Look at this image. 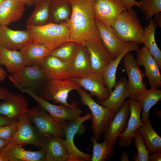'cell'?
<instances>
[{"label":"cell","instance_id":"cell-1","mask_svg":"<svg viewBox=\"0 0 161 161\" xmlns=\"http://www.w3.org/2000/svg\"><path fill=\"white\" fill-rule=\"evenodd\" d=\"M72 14L66 23L70 42L84 46L87 43L103 44L95 22L93 7L96 0H67Z\"/></svg>","mask_w":161,"mask_h":161},{"label":"cell","instance_id":"cell-2","mask_svg":"<svg viewBox=\"0 0 161 161\" xmlns=\"http://www.w3.org/2000/svg\"><path fill=\"white\" fill-rule=\"evenodd\" d=\"M33 42L45 45L51 51L70 42L69 29L66 23L50 22L44 25L26 26Z\"/></svg>","mask_w":161,"mask_h":161},{"label":"cell","instance_id":"cell-3","mask_svg":"<svg viewBox=\"0 0 161 161\" xmlns=\"http://www.w3.org/2000/svg\"><path fill=\"white\" fill-rule=\"evenodd\" d=\"M111 26L114 34L122 41L142 44L144 29L134 10L122 12Z\"/></svg>","mask_w":161,"mask_h":161},{"label":"cell","instance_id":"cell-4","mask_svg":"<svg viewBox=\"0 0 161 161\" xmlns=\"http://www.w3.org/2000/svg\"><path fill=\"white\" fill-rule=\"evenodd\" d=\"M77 91L81 103L87 106L91 111V129L93 132L92 137L97 141L107 129L116 113L107 107L98 104L84 89H82Z\"/></svg>","mask_w":161,"mask_h":161},{"label":"cell","instance_id":"cell-5","mask_svg":"<svg viewBox=\"0 0 161 161\" xmlns=\"http://www.w3.org/2000/svg\"><path fill=\"white\" fill-rule=\"evenodd\" d=\"M92 116L91 113H87L76 120L71 122L66 121L61 124L64 132L65 139L63 142L69 156L68 161H90L92 155L79 150L74 144V138L77 134H83L85 129L83 123L91 120Z\"/></svg>","mask_w":161,"mask_h":161},{"label":"cell","instance_id":"cell-6","mask_svg":"<svg viewBox=\"0 0 161 161\" xmlns=\"http://www.w3.org/2000/svg\"><path fill=\"white\" fill-rule=\"evenodd\" d=\"M82 89L70 78L63 80H47L38 95L44 100H52L56 104L69 106L67 101L69 92Z\"/></svg>","mask_w":161,"mask_h":161},{"label":"cell","instance_id":"cell-7","mask_svg":"<svg viewBox=\"0 0 161 161\" xmlns=\"http://www.w3.org/2000/svg\"><path fill=\"white\" fill-rule=\"evenodd\" d=\"M21 92L30 95L38 103V105L46 110L57 123L61 124L64 122L73 121L81 116L82 110L78 107V103L73 101L69 106L60 104H53L40 97L36 94L28 89L18 88Z\"/></svg>","mask_w":161,"mask_h":161},{"label":"cell","instance_id":"cell-8","mask_svg":"<svg viewBox=\"0 0 161 161\" xmlns=\"http://www.w3.org/2000/svg\"><path fill=\"white\" fill-rule=\"evenodd\" d=\"M8 77L15 87L29 89L35 93L38 92L47 80L39 65H25Z\"/></svg>","mask_w":161,"mask_h":161},{"label":"cell","instance_id":"cell-9","mask_svg":"<svg viewBox=\"0 0 161 161\" xmlns=\"http://www.w3.org/2000/svg\"><path fill=\"white\" fill-rule=\"evenodd\" d=\"M26 113L40 136L48 134L64 138V131L61 125L39 105L28 109Z\"/></svg>","mask_w":161,"mask_h":161},{"label":"cell","instance_id":"cell-10","mask_svg":"<svg viewBox=\"0 0 161 161\" xmlns=\"http://www.w3.org/2000/svg\"><path fill=\"white\" fill-rule=\"evenodd\" d=\"M123 63L128 77L126 87L130 93L129 97L135 100L147 89L145 84L143 81L145 74L137 65L136 59L131 53L128 52L124 55Z\"/></svg>","mask_w":161,"mask_h":161},{"label":"cell","instance_id":"cell-11","mask_svg":"<svg viewBox=\"0 0 161 161\" xmlns=\"http://www.w3.org/2000/svg\"><path fill=\"white\" fill-rule=\"evenodd\" d=\"M18 120L19 124L17 131L7 145H24L29 144L40 148V136L26 113L19 118Z\"/></svg>","mask_w":161,"mask_h":161},{"label":"cell","instance_id":"cell-12","mask_svg":"<svg viewBox=\"0 0 161 161\" xmlns=\"http://www.w3.org/2000/svg\"><path fill=\"white\" fill-rule=\"evenodd\" d=\"M136 52V62L139 67H144L145 75L148 78L150 88L160 89L161 87V75L156 60L145 46L139 48Z\"/></svg>","mask_w":161,"mask_h":161},{"label":"cell","instance_id":"cell-13","mask_svg":"<svg viewBox=\"0 0 161 161\" xmlns=\"http://www.w3.org/2000/svg\"><path fill=\"white\" fill-rule=\"evenodd\" d=\"M126 10L120 0H96L93 7L95 18L108 26Z\"/></svg>","mask_w":161,"mask_h":161},{"label":"cell","instance_id":"cell-14","mask_svg":"<svg viewBox=\"0 0 161 161\" xmlns=\"http://www.w3.org/2000/svg\"><path fill=\"white\" fill-rule=\"evenodd\" d=\"M64 139L51 135L40 136V145L45 154V161H68L69 156Z\"/></svg>","mask_w":161,"mask_h":161},{"label":"cell","instance_id":"cell-15","mask_svg":"<svg viewBox=\"0 0 161 161\" xmlns=\"http://www.w3.org/2000/svg\"><path fill=\"white\" fill-rule=\"evenodd\" d=\"M33 42L27 30H14L7 26H0V47L19 50Z\"/></svg>","mask_w":161,"mask_h":161},{"label":"cell","instance_id":"cell-16","mask_svg":"<svg viewBox=\"0 0 161 161\" xmlns=\"http://www.w3.org/2000/svg\"><path fill=\"white\" fill-rule=\"evenodd\" d=\"M130 115L125 131L119 136V145L126 147L132 143L134 134L137 129L144 124L142 122L140 114L142 110L140 103L135 100H128Z\"/></svg>","mask_w":161,"mask_h":161},{"label":"cell","instance_id":"cell-17","mask_svg":"<svg viewBox=\"0 0 161 161\" xmlns=\"http://www.w3.org/2000/svg\"><path fill=\"white\" fill-rule=\"evenodd\" d=\"M70 64L56 57L47 55L39 65L47 80H63L70 78Z\"/></svg>","mask_w":161,"mask_h":161},{"label":"cell","instance_id":"cell-18","mask_svg":"<svg viewBox=\"0 0 161 161\" xmlns=\"http://www.w3.org/2000/svg\"><path fill=\"white\" fill-rule=\"evenodd\" d=\"M84 46L89 54L92 74L103 76L104 71L114 58L103 44L87 43Z\"/></svg>","mask_w":161,"mask_h":161},{"label":"cell","instance_id":"cell-19","mask_svg":"<svg viewBox=\"0 0 161 161\" xmlns=\"http://www.w3.org/2000/svg\"><path fill=\"white\" fill-rule=\"evenodd\" d=\"M96 26L102 42L112 57L114 58L128 46L129 43L120 40L111 26H107L95 18Z\"/></svg>","mask_w":161,"mask_h":161},{"label":"cell","instance_id":"cell-20","mask_svg":"<svg viewBox=\"0 0 161 161\" xmlns=\"http://www.w3.org/2000/svg\"><path fill=\"white\" fill-rule=\"evenodd\" d=\"M28 109L26 99L21 95L11 92L0 102V115L18 120Z\"/></svg>","mask_w":161,"mask_h":161},{"label":"cell","instance_id":"cell-21","mask_svg":"<svg viewBox=\"0 0 161 161\" xmlns=\"http://www.w3.org/2000/svg\"><path fill=\"white\" fill-rule=\"evenodd\" d=\"M130 115L128 100L117 111L103 133L104 138H108L116 143L120 135L125 130Z\"/></svg>","mask_w":161,"mask_h":161},{"label":"cell","instance_id":"cell-22","mask_svg":"<svg viewBox=\"0 0 161 161\" xmlns=\"http://www.w3.org/2000/svg\"><path fill=\"white\" fill-rule=\"evenodd\" d=\"M69 74L70 78H75L87 77L93 75L89 54L85 46L79 45L70 64Z\"/></svg>","mask_w":161,"mask_h":161},{"label":"cell","instance_id":"cell-23","mask_svg":"<svg viewBox=\"0 0 161 161\" xmlns=\"http://www.w3.org/2000/svg\"><path fill=\"white\" fill-rule=\"evenodd\" d=\"M90 93L92 96H95L100 104L104 102L109 98L110 93L105 85L103 76L92 75L82 78H70Z\"/></svg>","mask_w":161,"mask_h":161},{"label":"cell","instance_id":"cell-24","mask_svg":"<svg viewBox=\"0 0 161 161\" xmlns=\"http://www.w3.org/2000/svg\"><path fill=\"white\" fill-rule=\"evenodd\" d=\"M22 145H7L0 152L10 161H45L44 151L26 150L22 148Z\"/></svg>","mask_w":161,"mask_h":161},{"label":"cell","instance_id":"cell-25","mask_svg":"<svg viewBox=\"0 0 161 161\" xmlns=\"http://www.w3.org/2000/svg\"><path fill=\"white\" fill-rule=\"evenodd\" d=\"M25 5L17 0H4L0 4V26H7L23 16Z\"/></svg>","mask_w":161,"mask_h":161},{"label":"cell","instance_id":"cell-26","mask_svg":"<svg viewBox=\"0 0 161 161\" xmlns=\"http://www.w3.org/2000/svg\"><path fill=\"white\" fill-rule=\"evenodd\" d=\"M139 48L138 43L134 42H129L126 49L112 61L104 71L103 75L104 83L110 93L116 83V74L120 61L127 53L132 51H136Z\"/></svg>","mask_w":161,"mask_h":161},{"label":"cell","instance_id":"cell-27","mask_svg":"<svg viewBox=\"0 0 161 161\" xmlns=\"http://www.w3.org/2000/svg\"><path fill=\"white\" fill-rule=\"evenodd\" d=\"M127 81L125 77L120 78L116 82L114 89L110 93L108 99L100 103L101 105L116 113L123 105L125 99L129 96V92L126 87Z\"/></svg>","mask_w":161,"mask_h":161},{"label":"cell","instance_id":"cell-28","mask_svg":"<svg viewBox=\"0 0 161 161\" xmlns=\"http://www.w3.org/2000/svg\"><path fill=\"white\" fill-rule=\"evenodd\" d=\"M19 51L23 55L26 66L39 65L51 50L43 44L33 42Z\"/></svg>","mask_w":161,"mask_h":161},{"label":"cell","instance_id":"cell-29","mask_svg":"<svg viewBox=\"0 0 161 161\" xmlns=\"http://www.w3.org/2000/svg\"><path fill=\"white\" fill-rule=\"evenodd\" d=\"M0 65L5 66L7 71L11 74L16 72L25 65L20 51L2 47H0Z\"/></svg>","mask_w":161,"mask_h":161},{"label":"cell","instance_id":"cell-30","mask_svg":"<svg viewBox=\"0 0 161 161\" xmlns=\"http://www.w3.org/2000/svg\"><path fill=\"white\" fill-rule=\"evenodd\" d=\"M157 26L154 19L149 20L148 25L144 28L141 42L157 62L161 69V51L155 41V33Z\"/></svg>","mask_w":161,"mask_h":161},{"label":"cell","instance_id":"cell-31","mask_svg":"<svg viewBox=\"0 0 161 161\" xmlns=\"http://www.w3.org/2000/svg\"><path fill=\"white\" fill-rule=\"evenodd\" d=\"M137 130L148 150L149 154L161 151V137L154 131L148 118Z\"/></svg>","mask_w":161,"mask_h":161},{"label":"cell","instance_id":"cell-32","mask_svg":"<svg viewBox=\"0 0 161 161\" xmlns=\"http://www.w3.org/2000/svg\"><path fill=\"white\" fill-rule=\"evenodd\" d=\"M140 103L142 113L141 121L144 123L148 118L151 108L161 100V90L150 88L138 96L135 99Z\"/></svg>","mask_w":161,"mask_h":161},{"label":"cell","instance_id":"cell-33","mask_svg":"<svg viewBox=\"0 0 161 161\" xmlns=\"http://www.w3.org/2000/svg\"><path fill=\"white\" fill-rule=\"evenodd\" d=\"M90 140L92 143V154L90 161H105L107 159L112 158L115 144L108 138H104V141L99 143L91 137Z\"/></svg>","mask_w":161,"mask_h":161},{"label":"cell","instance_id":"cell-34","mask_svg":"<svg viewBox=\"0 0 161 161\" xmlns=\"http://www.w3.org/2000/svg\"><path fill=\"white\" fill-rule=\"evenodd\" d=\"M51 1L39 2L35 4V9L27 19L26 26H38L47 23L49 17Z\"/></svg>","mask_w":161,"mask_h":161},{"label":"cell","instance_id":"cell-35","mask_svg":"<svg viewBox=\"0 0 161 161\" xmlns=\"http://www.w3.org/2000/svg\"><path fill=\"white\" fill-rule=\"evenodd\" d=\"M79 45L72 42L66 43L50 51L47 55L56 57L64 62L71 64Z\"/></svg>","mask_w":161,"mask_h":161},{"label":"cell","instance_id":"cell-36","mask_svg":"<svg viewBox=\"0 0 161 161\" xmlns=\"http://www.w3.org/2000/svg\"><path fill=\"white\" fill-rule=\"evenodd\" d=\"M70 4L67 0H52L50 2L49 12L52 13L53 21L67 19L69 15Z\"/></svg>","mask_w":161,"mask_h":161},{"label":"cell","instance_id":"cell-37","mask_svg":"<svg viewBox=\"0 0 161 161\" xmlns=\"http://www.w3.org/2000/svg\"><path fill=\"white\" fill-rule=\"evenodd\" d=\"M133 138L137 153L133 156V160L135 161H149L150 155L148 148L137 130L134 132Z\"/></svg>","mask_w":161,"mask_h":161},{"label":"cell","instance_id":"cell-38","mask_svg":"<svg viewBox=\"0 0 161 161\" xmlns=\"http://www.w3.org/2000/svg\"><path fill=\"white\" fill-rule=\"evenodd\" d=\"M141 9L148 21L156 13L161 12V0H140Z\"/></svg>","mask_w":161,"mask_h":161},{"label":"cell","instance_id":"cell-39","mask_svg":"<svg viewBox=\"0 0 161 161\" xmlns=\"http://www.w3.org/2000/svg\"><path fill=\"white\" fill-rule=\"evenodd\" d=\"M18 120L16 122L0 128V138L9 140L13 138L18 129Z\"/></svg>","mask_w":161,"mask_h":161},{"label":"cell","instance_id":"cell-40","mask_svg":"<svg viewBox=\"0 0 161 161\" xmlns=\"http://www.w3.org/2000/svg\"><path fill=\"white\" fill-rule=\"evenodd\" d=\"M125 9L130 11L132 9V7L136 6L141 8V5L140 2H138L136 0H120Z\"/></svg>","mask_w":161,"mask_h":161},{"label":"cell","instance_id":"cell-41","mask_svg":"<svg viewBox=\"0 0 161 161\" xmlns=\"http://www.w3.org/2000/svg\"><path fill=\"white\" fill-rule=\"evenodd\" d=\"M18 120L11 119L4 116L0 115V128L14 123Z\"/></svg>","mask_w":161,"mask_h":161},{"label":"cell","instance_id":"cell-42","mask_svg":"<svg viewBox=\"0 0 161 161\" xmlns=\"http://www.w3.org/2000/svg\"><path fill=\"white\" fill-rule=\"evenodd\" d=\"M10 92L6 88L0 86V99L3 100L8 96Z\"/></svg>","mask_w":161,"mask_h":161},{"label":"cell","instance_id":"cell-43","mask_svg":"<svg viewBox=\"0 0 161 161\" xmlns=\"http://www.w3.org/2000/svg\"><path fill=\"white\" fill-rule=\"evenodd\" d=\"M161 160V151H159L153 153L150 155L149 161H160Z\"/></svg>","mask_w":161,"mask_h":161},{"label":"cell","instance_id":"cell-44","mask_svg":"<svg viewBox=\"0 0 161 161\" xmlns=\"http://www.w3.org/2000/svg\"><path fill=\"white\" fill-rule=\"evenodd\" d=\"M154 19L157 26L161 27V12L157 13L154 15Z\"/></svg>","mask_w":161,"mask_h":161},{"label":"cell","instance_id":"cell-45","mask_svg":"<svg viewBox=\"0 0 161 161\" xmlns=\"http://www.w3.org/2000/svg\"><path fill=\"white\" fill-rule=\"evenodd\" d=\"M9 140L0 138V152L7 145Z\"/></svg>","mask_w":161,"mask_h":161},{"label":"cell","instance_id":"cell-46","mask_svg":"<svg viewBox=\"0 0 161 161\" xmlns=\"http://www.w3.org/2000/svg\"><path fill=\"white\" fill-rule=\"evenodd\" d=\"M24 4L28 6L34 5V0H17Z\"/></svg>","mask_w":161,"mask_h":161},{"label":"cell","instance_id":"cell-47","mask_svg":"<svg viewBox=\"0 0 161 161\" xmlns=\"http://www.w3.org/2000/svg\"><path fill=\"white\" fill-rule=\"evenodd\" d=\"M7 74L0 66V83L3 81L6 78Z\"/></svg>","mask_w":161,"mask_h":161},{"label":"cell","instance_id":"cell-48","mask_svg":"<svg viewBox=\"0 0 161 161\" xmlns=\"http://www.w3.org/2000/svg\"><path fill=\"white\" fill-rule=\"evenodd\" d=\"M122 156L120 158L121 161H129V157L128 153L125 151H123L122 153Z\"/></svg>","mask_w":161,"mask_h":161},{"label":"cell","instance_id":"cell-49","mask_svg":"<svg viewBox=\"0 0 161 161\" xmlns=\"http://www.w3.org/2000/svg\"><path fill=\"white\" fill-rule=\"evenodd\" d=\"M9 161V160L0 152V161Z\"/></svg>","mask_w":161,"mask_h":161},{"label":"cell","instance_id":"cell-50","mask_svg":"<svg viewBox=\"0 0 161 161\" xmlns=\"http://www.w3.org/2000/svg\"><path fill=\"white\" fill-rule=\"evenodd\" d=\"M52 0H34V5L35 4L41 2L51 1Z\"/></svg>","mask_w":161,"mask_h":161},{"label":"cell","instance_id":"cell-51","mask_svg":"<svg viewBox=\"0 0 161 161\" xmlns=\"http://www.w3.org/2000/svg\"><path fill=\"white\" fill-rule=\"evenodd\" d=\"M4 0H0V4Z\"/></svg>","mask_w":161,"mask_h":161}]
</instances>
